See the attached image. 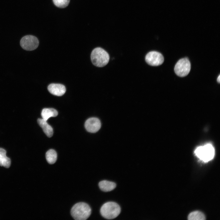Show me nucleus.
I'll return each instance as SVG.
<instances>
[{"mask_svg": "<svg viewBox=\"0 0 220 220\" xmlns=\"http://www.w3.org/2000/svg\"><path fill=\"white\" fill-rule=\"evenodd\" d=\"M121 208L118 204L113 202H108L101 206L100 213L104 218L111 219L116 218L120 213Z\"/></svg>", "mask_w": 220, "mask_h": 220, "instance_id": "7ed1b4c3", "label": "nucleus"}, {"mask_svg": "<svg viewBox=\"0 0 220 220\" xmlns=\"http://www.w3.org/2000/svg\"><path fill=\"white\" fill-rule=\"evenodd\" d=\"M145 61L149 65L152 66H158L162 64L164 62L163 55L160 53L156 51L148 52L145 57Z\"/></svg>", "mask_w": 220, "mask_h": 220, "instance_id": "0eeeda50", "label": "nucleus"}, {"mask_svg": "<svg viewBox=\"0 0 220 220\" xmlns=\"http://www.w3.org/2000/svg\"><path fill=\"white\" fill-rule=\"evenodd\" d=\"M109 56L108 53L101 47L94 49L91 54V59L93 64L99 67L106 65L109 60Z\"/></svg>", "mask_w": 220, "mask_h": 220, "instance_id": "f03ea898", "label": "nucleus"}, {"mask_svg": "<svg viewBox=\"0 0 220 220\" xmlns=\"http://www.w3.org/2000/svg\"><path fill=\"white\" fill-rule=\"evenodd\" d=\"M37 122L42 128L43 131L48 137H51L53 134V130L52 127L46 121L42 119H38Z\"/></svg>", "mask_w": 220, "mask_h": 220, "instance_id": "9d476101", "label": "nucleus"}, {"mask_svg": "<svg viewBox=\"0 0 220 220\" xmlns=\"http://www.w3.org/2000/svg\"><path fill=\"white\" fill-rule=\"evenodd\" d=\"M6 151L3 148H0V166L8 168L10 166V159L6 156Z\"/></svg>", "mask_w": 220, "mask_h": 220, "instance_id": "f8f14e48", "label": "nucleus"}, {"mask_svg": "<svg viewBox=\"0 0 220 220\" xmlns=\"http://www.w3.org/2000/svg\"><path fill=\"white\" fill-rule=\"evenodd\" d=\"M191 69V64L189 59L186 58L179 60L176 64L174 71L178 76L184 77L189 73Z\"/></svg>", "mask_w": 220, "mask_h": 220, "instance_id": "39448f33", "label": "nucleus"}, {"mask_svg": "<svg viewBox=\"0 0 220 220\" xmlns=\"http://www.w3.org/2000/svg\"><path fill=\"white\" fill-rule=\"evenodd\" d=\"M217 81L219 83L220 82V75H219L217 79Z\"/></svg>", "mask_w": 220, "mask_h": 220, "instance_id": "f3484780", "label": "nucleus"}, {"mask_svg": "<svg viewBox=\"0 0 220 220\" xmlns=\"http://www.w3.org/2000/svg\"><path fill=\"white\" fill-rule=\"evenodd\" d=\"M46 157L47 162L50 164L54 163L56 161L57 155L56 151L53 149L48 151L46 154Z\"/></svg>", "mask_w": 220, "mask_h": 220, "instance_id": "4468645a", "label": "nucleus"}, {"mask_svg": "<svg viewBox=\"0 0 220 220\" xmlns=\"http://www.w3.org/2000/svg\"><path fill=\"white\" fill-rule=\"evenodd\" d=\"M85 127L88 132L94 133L97 132L101 127V123L97 118L92 117L87 119L85 123Z\"/></svg>", "mask_w": 220, "mask_h": 220, "instance_id": "6e6552de", "label": "nucleus"}, {"mask_svg": "<svg viewBox=\"0 0 220 220\" xmlns=\"http://www.w3.org/2000/svg\"><path fill=\"white\" fill-rule=\"evenodd\" d=\"M58 113L57 111L53 108H44L42 111L41 116L42 119L46 121L50 118L57 116Z\"/></svg>", "mask_w": 220, "mask_h": 220, "instance_id": "ddd939ff", "label": "nucleus"}, {"mask_svg": "<svg viewBox=\"0 0 220 220\" xmlns=\"http://www.w3.org/2000/svg\"><path fill=\"white\" fill-rule=\"evenodd\" d=\"M49 91L52 94L60 96L65 93L66 89L64 86L60 84L51 83L48 87Z\"/></svg>", "mask_w": 220, "mask_h": 220, "instance_id": "1a4fd4ad", "label": "nucleus"}, {"mask_svg": "<svg viewBox=\"0 0 220 220\" xmlns=\"http://www.w3.org/2000/svg\"><path fill=\"white\" fill-rule=\"evenodd\" d=\"M54 4L60 8H64L68 5L70 0H53Z\"/></svg>", "mask_w": 220, "mask_h": 220, "instance_id": "dca6fc26", "label": "nucleus"}, {"mask_svg": "<svg viewBox=\"0 0 220 220\" xmlns=\"http://www.w3.org/2000/svg\"><path fill=\"white\" fill-rule=\"evenodd\" d=\"M195 153L200 160L207 162L212 160L215 155V149L213 146L208 144L198 147L195 149Z\"/></svg>", "mask_w": 220, "mask_h": 220, "instance_id": "20e7f679", "label": "nucleus"}, {"mask_svg": "<svg viewBox=\"0 0 220 220\" xmlns=\"http://www.w3.org/2000/svg\"><path fill=\"white\" fill-rule=\"evenodd\" d=\"M91 209L87 204L79 202L75 204L72 207L71 213L72 216L76 220H85L90 216Z\"/></svg>", "mask_w": 220, "mask_h": 220, "instance_id": "f257e3e1", "label": "nucleus"}, {"mask_svg": "<svg viewBox=\"0 0 220 220\" xmlns=\"http://www.w3.org/2000/svg\"><path fill=\"white\" fill-rule=\"evenodd\" d=\"M20 43L21 47L24 49L31 51L37 48L39 44V41L36 37L32 35H27L21 38Z\"/></svg>", "mask_w": 220, "mask_h": 220, "instance_id": "423d86ee", "label": "nucleus"}, {"mask_svg": "<svg viewBox=\"0 0 220 220\" xmlns=\"http://www.w3.org/2000/svg\"><path fill=\"white\" fill-rule=\"evenodd\" d=\"M189 220H204L205 219L204 215L200 211H194L191 213L188 216Z\"/></svg>", "mask_w": 220, "mask_h": 220, "instance_id": "2eb2a0df", "label": "nucleus"}, {"mask_svg": "<svg viewBox=\"0 0 220 220\" xmlns=\"http://www.w3.org/2000/svg\"><path fill=\"white\" fill-rule=\"evenodd\" d=\"M99 186L102 191L107 192L114 189L116 186V184L113 182L107 180H103L99 182Z\"/></svg>", "mask_w": 220, "mask_h": 220, "instance_id": "9b49d317", "label": "nucleus"}]
</instances>
